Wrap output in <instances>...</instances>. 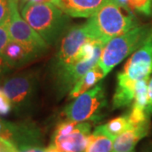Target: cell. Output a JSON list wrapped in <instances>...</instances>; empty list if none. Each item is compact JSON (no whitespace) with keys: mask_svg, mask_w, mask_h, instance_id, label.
<instances>
[{"mask_svg":"<svg viewBox=\"0 0 152 152\" xmlns=\"http://www.w3.org/2000/svg\"><path fill=\"white\" fill-rule=\"evenodd\" d=\"M86 24L91 39L105 45L113 38L139 26L135 17L132 14L125 15L115 0L107 1Z\"/></svg>","mask_w":152,"mask_h":152,"instance_id":"obj_1","label":"cell"},{"mask_svg":"<svg viewBox=\"0 0 152 152\" xmlns=\"http://www.w3.org/2000/svg\"><path fill=\"white\" fill-rule=\"evenodd\" d=\"M22 17L48 44H53L69 22L66 15L53 2L26 3L20 9Z\"/></svg>","mask_w":152,"mask_h":152,"instance_id":"obj_2","label":"cell"},{"mask_svg":"<svg viewBox=\"0 0 152 152\" xmlns=\"http://www.w3.org/2000/svg\"><path fill=\"white\" fill-rule=\"evenodd\" d=\"M151 31L152 25H139L110 40L104 47L98 63L106 75L125 58L134 53L145 42Z\"/></svg>","mask_w":152,"mask_h":152,"instance_id":"obj_3","label":"cell"},{"mask_svg":"<svg viewBox=\"0 0 152 152\" xmlns=\"http://www.w3.org/2000/svg\"><path fill=\"white\" fill-rule=\"evenodd\" d=\"M107 105V99L102 85L99 84L87 91L64 109L66 119L80 122H96L101 118V112Z\"/></svg>","mask_w":152,"mask_h":152,"instance_id":"obj_4","label":"cell"},{"mask_svg":"<svg viewBox=\"0 0 152 152\" xmlns=\"http://www.w3.org/2000/svg\"><path fill=\"white\" fill-rule=\"evenodd\" d=\"M9 31L10 40L31 47L42 53L48 48V44L22 17L18 0H11Z\"/></svg>","mask_w":152,"mask_h":152,"instance_id":"obj_5","label":"cell"},{"mask_svg":"<svg viewBox=\"0 0 152 152\" xmlns=\"http://www.w3.org/2000/svg\"><path fill=\"white\" fill-rule=\"evenodd\" d=\"M134 81L151 78L152 74V31L145 42L126 62L122 71Z\"/></svg>","mask_w":152,"mask_h":152,"instance_id":"obj_6","label":"cell"},{"mask_svg":"<svg viewBox=\"0 0 152 152\" xmlns=\"http://www.w3.org/2000/svg\"><path fill=\"white\" fill-rule=\"evenodd\" d=\"M35 86V75L31 73H25L8 78L2 89L10 100L13 107L20 109L32 97Z\"/></svg>","mask_w":152,"mask_h":152,"instance_id":"obj_7","label":"cell"},{"mask_svg":"<svg viewBox=\"0 0 152 152\" xmlns=\"http://www.w3.org/2000/svg\"><path fill=\"white\" fill-rule=\"evenodd\" d=\"M91 40L92 39L86 23L70 28L62 39L58 53V65L59 68L72 64L82 46Z\"/></svg>","mask_w":152,"mask_h":152,"instance_id":"obj_8","label":"cell"},{"mask_svg":"<svg viewBox=\"0 0 152 152\" xmlns=\"http://www.w3.org/2000/svg\"><path fill=\"white\" fill-rule=\"evenodd\" d=\"M91 134V124L80 122L69 134L60 137H52V145L57 147L60 152H84Z\"/></svg>","mask_w":152,"mask_h":152,"instance_id":"obj_9","label":"cell"},{"mask_svg":"<svg viewBox=\"0 0 152 152\" xmlns=\"http://www.w3.org/2000/svg\"><path fill=\"white\" fill-rule=\"evenodd\" d=\"M105 46H101L97 49L92 58L73 63L69 65L60 67L58 73L59 83L63 89H69L74 86L82 76L99 63L101 55Z\"/></svg>","mask_w":152,"mask_h":152,"instance_id":"obj_10","label":"cell"},{"mask_svg":"<svg viewBox=\"0 0 152 152\" xmlns=\"http://www.w3.org/2000/svg\"><path fill=\"white\" fill-rule=\"evenodd\" d=\"M41 53L31 47L10 40L1 58L6 68H17L30 63Z\"/></svg>","mask_w":152,"mask_h":152,"instance_id":"obj_11","label":"cell"},{"mask_svg":"<svg viewBox=\"0 0 152 152\" xmlns=\"http://www.w3.org/2000/svg\"><path fill=\"white\" fill-rule=\"evenodd\" d=\"M109 0H52L66 15L75 18H90Z\"/></svg>","mask_w":152,"mask_h":152,"instance_id":"obj_12","label":"cell"},{"mask_svg":"<svg viewBox=\"0 0 152 152\" xmlns=\"http://www.w3.org/2000/svg\"><path fill=\"white\" fill-rule=\"evenodd\" d=\"M150 122L138 126H131L115 138L112 152H129L134 150L138 142L148 134Z\"/></svg>","mask_w":152,"mask_h":152,"instance_id":"obj_13","label":"cell"},{"mask_svg":"<svg viewBox=\"0 0 152 152\" xmlns=\"http://www.w3.org/2000/svg\"><path fill=\"white\" fill-rule=\"evenodd\" d=\"M117 80L118 84L113 98V107L114 109L127 107L133 103L137 83L125 75L123 72L118 75Z\"/></svg>","mask_w":152,"mask_h":152,"instance_id":"obj_14","label":"cell"},{"mask_svg":"<svg viewBox=\"0 0 152 152\" xmlns=\"http://www.w3.org/2000/svg\"><path fill=\"white\" fill-rule=\"evenodd\" d=\"M116 136L110 134L106 125L97 126L88 140L84 152H112Z\"/></svg>","mask_w":152,"mask_h":152,"instance_id":"obj_15","label":"cell"},{"mask_svg":"<svg viewBox=\"0 0 152 152\" xmlns=\"http://www.w3.org/2000/svg\"><path fill=\"white\" fill-rule=\"evenodd\" d=\"M105 76V72L102 69V67L99 65V64H97L92 69L86 72L72 87L69 93V98L75 99L82 95L83 93L86 92L90 88L94 86L96 83L102 80Z\"/></svg>","mask_w":152,"mask_h":152,"instance_id":"obj_16","label":"cell"},{"mask_svg":"<svg viewBox=\"0 0 152 152\" xmlns=\"http://www.w3.org/2000/svg\"><path fill=\"white\" fill-rule=\"evenodd\" d=\"M129 13L136 12L146 16L152 15V0H115Z\"/></svg>","mask_w":152,"mask_h":152,"instance_id":"obj_17","label":"cell"},{"mask_svg":"<svg viewBox=\"0 0 152 152\" xmlns=\"http://www.w3.org/2000/svg\"><path fill=\"white\" fill-rule=\"evenodd\" d=\"M150 78L137 81L135 86V95L132 103V107L146 110L148 105V85Z\"/></svg>","mask_w":152,"mask_h":152,"instance_id":"obj_18","label":"cell"},{"mask_svg":"<svg viewBox=\"0 0 152 152\" xmlns=\"http://www.w3.org/2000/svg\"><path fill=\"white\" fill-rule=\"evenodd\" d=\"M105 125L109 133L116 137L131 127L128 114L119 116L118 118L110 120L108 123Z\"/></svg>","mask_w":152,"mask_h":152,"instance_id":"obj_19","label":"cell"},{"mask_svg":"<svg viewBox=\"0 0 152 152\" xmlns=\"http://www.w3.org/2000/svg\"><path fill=\"white\" fill-rule=\"evenodd\" d=\"M10 42L9 31V21L0 25V57L2 56L7 45Z\"/></svg>","mask_w":152,"mask_h":152,"instance_id":"obj_20","label":"cell"},{"mask_svg":"<svg viewBox=\"0 0 152 152\" xmlns=\"http://www.w3.org/2000/svg\"><path fill=\"white\" fill-rule=\"evenodd\" d=\"M10 100L7 96L3 89H0V116H6L12 110Z\"/></svg>","mask_w":152,"mask_h":152,"instance_id":"obj_21","label":"cell"},{"mask_svg":"<svg viewBox=\"0 0 152 152\" xmlns=\"http://www.w3.org/2000/svg\"><path fill=\"white\" fill-rule=\"evenodd\" d=\"M11 0H0V25L9 21L10 16Z\"/></svg>","mask_w":152,"mask_h":152,"instance_id":"obj_22","label":"cell"},{"mask_svg":"<svg viewBox=\"0 0 152 152\" xmlns=\"http://www.w3.org/2000/svg\"><path fill=\"white\" fill-rule=\"evenodd\" d=\"M0 152H19V151L12 142L0 137Z\"/></svg>","mask_w":152,"mask_h":152,"instance_id":"obj_23","label":"cell"},{"mask_svg":"<svg viewBox=\"0 0 152 152\" xmlns=\"http://www.w3.org/2000/svg\"><path fill=\"white\" fill-rule=\"evenodd\" d=\"M19 152H45V149L37 145H30L18 148Z\"/></svg>","mask_w":152,"mask_h":152,"instance_id":"obj_24","label":"cell"},{"mask_svg":"<svg viewBox=\"0 0 152 152\" xmlns=\"http://www.w3.org/2000/svg\"><path fill=\"white\" fill-rule=\"evenodd\" d=\"M148 105L146 107L147 113L150 116L152 115V78L149 81L148 85Z\"/></svg>","mask_w":152,"mask_h":152,"instance_id":"obj_25","label":"cell"},{"mask_svg":"<svg viewBox=\"0 0 152 152\" xmlns=\"http://www.w3.org/2000/svg\"><path fill=\"white\" fill-rule=\"evenodd\" d=\"M47 2H52V0H24L23 4H22L21 6L20 7V10L22 7L25 5L26 3H35V4H38V3H47Z\"/></svg>","mask_w":152,"mask_h":152,"instance_id":"obj_26","label":"cell"},{"mask_svg":"<svg viewBox=\"0 0 152 152\" xmlns=\"http://www.w3.org/2000/svg\"><path fill=\"white\" fill-rule=\"evenodd\" d=\"M45 152H60L58 150V148L56 146H54L53 145H50L48 148H46L45 149Z\"/></svg>","mask_w":152,"mask_h":152,"instance_id":"obj_27","label":"cell"},{"mask_svg":"<svg viewBox=\"0 0 152 152\" xmlns=\"http://www.w3.org/2000/svg\"><path fill=\"white\" fill-rule=\"evenodd\" d=\"M4 67H5V65H4V62H3L2 58L0 57V69H1L2 68H4Z\"/></svg>","mask_w":152,"mask_h":152,"instance_id":"obj_28","label":"cell"},{"mask_svg":"<svg viewBox=\"0 0 152 152\" xmlns=\"http://www.w3.org/2000/svg\"><path fill=\"white\" fill-rule=\"evenodd\" d=\"M144 152H152V149H147Z\"/></svg>","mask_w":152,"mask_h":152,"instance_id":"obj_29","label":"cell"},{"mask_svg":"<svg viewBox=\"0 0 152 152\" xmlns=\"http://www.w3.org/2000/svg\"><path fill=\"white\" fill-rule=\"evenodd\" d=\"M129 152H135V151H134V150H133V151H129Z\"/></svg>","mask_w":152,"mask_h":152,"instance_id":"obj_30","label":"cell"}]
</instances>
